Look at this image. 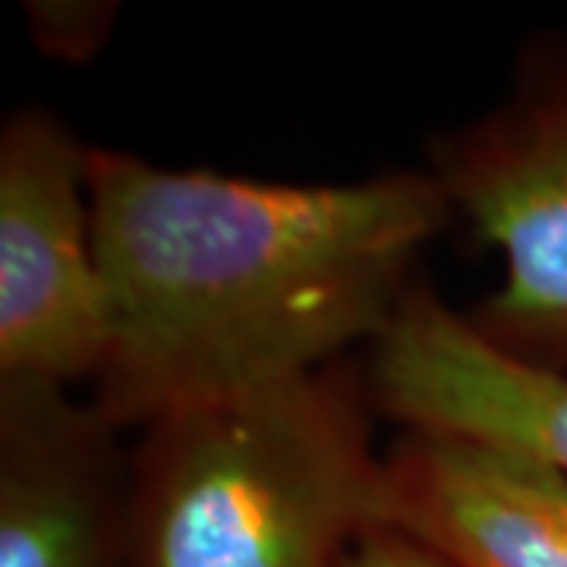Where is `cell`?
Masks as SVG:
<instances>
[{"label":"cell","mask_w":567,"mask_h":567,"mask_svg":"<svg viewBox=\"0 0 567 567\" xmlns=\"http://www.w3.org/2000/svg\"><path fill=\"white\" fill-rule=\"evenodd\" d=\"M365 369L379 413L401 429L480 439L567 473V372L505 357L429 284L410 287Z\"/></svg>","instance_id":"8992f818"},{"label":"cell","mask_w":567,"mask_h":567,"mask_svg":"<svg viewBox=\"0 0 567 567\" xmlns=\"http://www.w3.org/2000/svg\"><path fill=\"white\" fill-rule=\"evenodd\" d=\"M425 162L505 259L470 324L517 363L567 372V39L533 41L505 99L429 140Z\"/></svg>","instance_id":"3957f363"},{"label":"cell","mask_w":567,"mask_h":567,"mask_svg":"<svg viewBox=\"0 0 567 567\" xmlns=\"http://www.w3.org/2000/svg\"><path fill=\"white\" fill-rule=\"evenodd\" d=\"M341 567H454L423 543L410 539L394 527H372L357 546L350 548Z\"/></svg>","instance_id":"9c48e42d"},{"label":"cell","mask_w":567,"mask_h":567,"mask_svg":"<svg viewBox=\"0 0 567 567\" xmlns=\"http://www.w3.org/2000/svg\"><path fill=\"white\" fill-rule=\"evenodd\" d=\"M66 385L0 379V567H126L133 445Z\"/></svg>","instance_id":"5b68a950"},{"label":"cell","mask_w":567,"mask_h":567,"mask_svg":"<svg viewBox=\"0 0 567 567\" xmlns=\"http://www.w3.org/2000/svg\"><path fill=\"white\" fill-rule=\"evenodd\" d=\"M25 22L41 54L54 61L85 63L114 35L117 3L111 0H32L25 3Z\"/></svg>","instance_id":"ba28073f"},{"label":"cell","mask_w":567,"mask_h":567,"mask_svg":"<svg viewBox=\"0 0 567 567\" xmlns=\"http://www.w3.org/2000/svg\"><path fill=\"white\" fill-rule=\"evenodd\" d=\"M382 524L454 567H567V473L480 439L401 429L385 447Z\"/></svg>","instance_id":"52a82bcc"},{"label":"cell","mask_w":567,"mask_h":567,"mask_svg":"<svg viewBox=\"0 0 567 567\" xmlns=\"http://www.w3.org/2000/svg\"><path fill=\"white\" fill-rule=\"evenodd\" d=\"M85 183L107 312L92 401L121 429L375 344L454 215L425 167L275 183L89 145Z\"/></svg>","instance_id":"6da1fadb"},{"label":"cell","mask_w":567,"mask_h":567,"mask_svg":"<svg viewBox=\"0 0 567 567\" xmlns=\"http://www.w3.org/2000/svg\"><path fill=\"white\" fill-rule=\"evenodd\" d=\"M89 145L48 107L0 126V379L95 382L107 353Z\"/></svg>","instance_id":"277c9868"},{"label":"cell","mask_w":567,"mask_h":567,"mask_svg":"<svg viewBox=\"0 0 567 567\" xmlns=\"http://www.w3.org/2000/svg\"><path fill=\"white\" fill-rule=\"evenodd\" d=\"M375 416L344 357L142 425L126 567H341L382 524Z\"/></svg>","instance_id":"7a4b0ae2"}]
</instances>
